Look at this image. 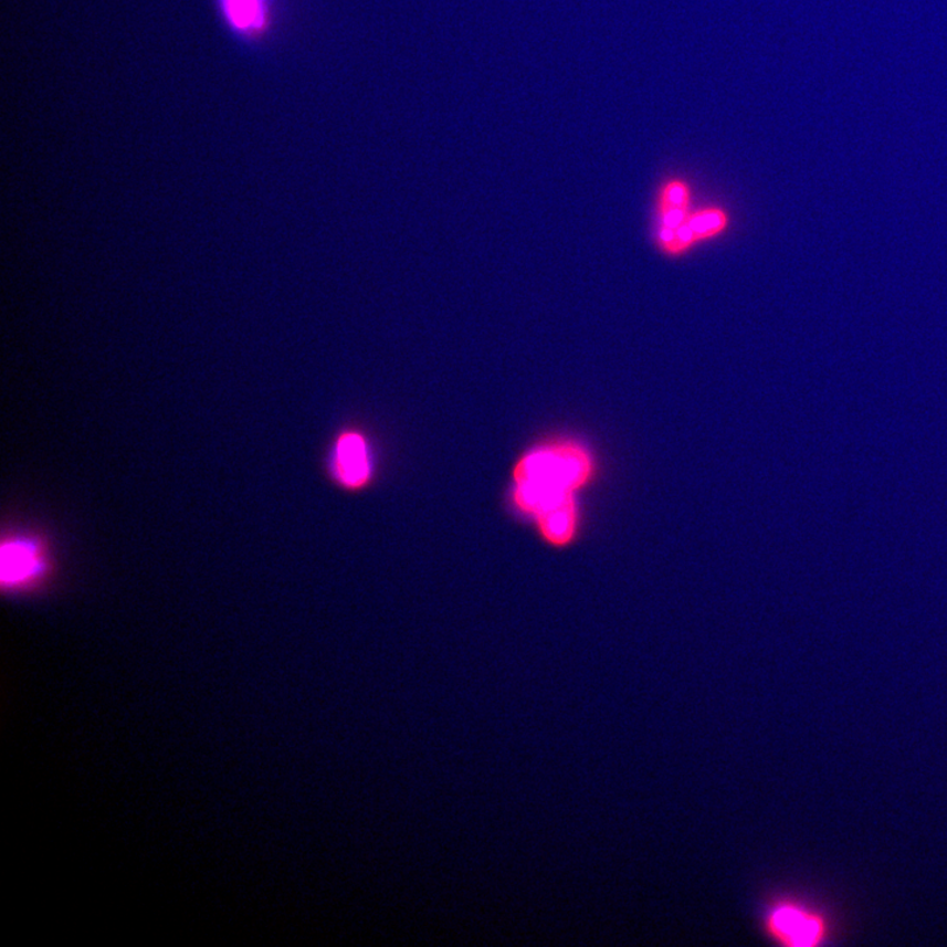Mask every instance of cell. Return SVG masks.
I'll use <instances>...</instances> for the list:
<instances>
[{"label": "cell", "instance_id": "cell-1", "mask_svg": "<svg viewBox=\"0 0 947 947\" xmlns=\"http://www.w3.org/2000/svg\"><path fill=\"white\" fill-rule=\"evenodd\" d=\"M592 469L590 452L576 441L538 446L518 461L514 491L516 506L536 518L546 541L565 546L576 537V494L590 481Z\"/></svg>", "mask_w": 947, "mask_h": 947}, {"label": "cell", "instance_id": "cell-2", "mask_svg": "<svg viewBox=\"0 0 947 947\" xmlns=\"http://www.w3.org/2000/svg\"><path fill=\"white\" fill-rule=\"evenodd\" d=\"M729 225V212L724 207H694L674 230L654 233V241L663 254L681 257L694 248L723 236Z\"/></svg>", "mask_w": 947, "mask_h": 947}, {"label": "cell", "instance_id": "cell-3", "mask_svg": "<svg viewBox=\"0 0 947 947\" xmlns=\"http://www.w3.org/2000/svg\"><path fill=\"white\" fill-rule=\"evenodd\" d=\"M770 935L790 946H816L825 935L820 916L795 904H779L767 917Z\"/></svg>", "mask_w": 947, "mask_h": 947}, {"label": "cell", "instance_id": "cell-4", "mask_svg": "<svg viewBox=\"0 0 947 947\" xmlns=\"http://www.w3.org/2000/svg\"><path fill=\"white\" fill-rule=\"evenodd\" d=\"M693 186L686 178L670 177L662 181L656 191L654 233L673 230L694 209Z\"/></svg>", "mask_w": 947, "mask_h": 947}, {"label": "cell", "instance_id": "cell-5", "mask_svg": "<svg viewBox=\"0 0 947 947\" xmlns=\"http://www.w3.org/2000/svg\"><path fill=\"white\" fill-rule=\"evenodd\" d=\"M335 474L348 488H361L370 478L368 445L361 434L344 433L337 441Z\"/></svg>", "mask_w": 947, "mask_h": 947}, {"label": "cell", "instance_id": "cell-6", "mask_svg": "<svg viewBox=\"0 0 947 947\" xmlns=\"http://www.w3.org/2000/svg\"><path fill=\"white\" fill-rule=\"evenodd\" d=\"M221 7L234 30L252 33L264 25V0H221Z\"/></svg>", "mask_w": 947, "mask_h": 947}, {"label": "cell", "instance_id": "cell-7", "mask_svg": "<svg viewBox=\"0 0 947 947\" xmlns=\"http://www.w3.org/2000/svg\"><path fill=\"white\" fill-rule=\"evenodd\" d=\"M38 570V558L32 546L10 544L2 553V577L4 582L18 583Z\"/></svg>", "mask_w": 947, "mask_h": 947}]
</instances>
